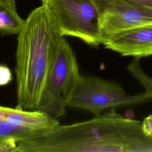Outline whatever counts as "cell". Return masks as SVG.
I'll list each match as a JSON object with an SVG mask.
<instances>
[{
    "mask_svg": "<svg viewBox=\"0 0 152 152\" xmlns=\"http://www.w3.org/2000/svg\"><path fill=\"white\" fill-rule=\"evenodd\" d=\"M28 152H152V136L142 121L129 119L113 109L87 121L60 124L25 142Z\"/></svg>",
    "mask_w": 152,
    "mask_h": 152,
    "instance_id": "cell-1",
    "label": "cell"
},
{
    "mask_svg": "<svg viewBox=\"0 0 152 152\" xmlns=\"http://www.w3.org/2000/svg\"><path fill=\"white\" fill-rule=\"evenodd\" d=\"M17 35V102L23 109L36 110L64 36L42 4L29 14Z\"/></svg>",
    "mask_w": 152,
    "mask_h": 152,
    "instance_id": "cell-2",
    "label": "cell"
},
{
    "mask_svg": "<svg viewBox=\"0 0 152 152\" xmlns=\"http://www.w3.org/2000/svg\"><path fill=\"white\" fill-rule=\"evenodd\" d=\"M80 74L75 54L64 37L36 110L56 119L65 115Z\"/></svg>",
    "mask_w": 152,
    "mask_h": 152,
    "instance_id": "cell-3",
    "label": "cell"
},
{
    "mask_svg": "<svg viewBox=\"0 0 152 152\" xmlns=\"http://www.w3.org/2000/svg\"><path fill=\"white\" fill-rule=\"evenodd\" d=\"M41 1L62 36L76 37L93 47L102 45L99 15L92 0Z\"/></svg>",
    "mask_w": 152,
    "mask_h": 152,
    "instance_id": "cell-4",
    "label": "cell"
},
{
    "mask_svg": "<svg viewBox=\"0 0 152 152\" xmlns=\"http://www.w3.org/2000/svg\"><path fill=\"white\" fill-rule=\"evenodd\" d=\"M148 100L144 92L129 94L118 83L80 74L68 106L85 109L97 116L108 108L133 105Z\"/></svg>",
    "mask_w": 152,
    "mask_h": 152,
    "instance_id": "cell-5",
    "label": "cell"
},
{
    "mask_svg": "<svg viewBox=\"0 0 152 152\" xmlns=\"http://www.w3.org/2000/svg\"><path fill=\"white\" fill-rule=\"evenodd\" d=\"M59 124L37 110L0 106V151L14 152L18 142L41 136Z\"/></svg>",
    "mask_w": 152,
    "mask_h": 152,
    "instance_id": "cell-6",
    "label": "cell"
},
{
    "mask_svg": "<svg viewBox=\"0 0 152 152\" xmlns=\"http://www.w3.org/2000/svg\"><path fill=\"white\" fill-rule=\"evenodd\" d=\"M99 15L102 44L116 34L152 24V9L130 0H92Z\"/></svg>",
    "mask_w": 152,
    "mask_h": 152,
    "instance_id": "cell-7",
    "label": "cell"
},
{
    "mask_svg": "<svg viewBox=\"0 0 152 152\" xmlns=\"http://www.w3.org/2000/svg\"><path fill=\"white\" fill-rule=\"evenodd\" d=\"M104 48L124 56L141 58L152 55V24L142 26L115 36L104 41Z\"/></svg>",
    "mask_w": 152,
    "mask_h": 152,
    "instance_id": "cell-8",
    "label": "cell"
},
{
    "mask_svg": "<svg viewBox=\"0 0 152 152\" xmlns=\"http://www.w3.org/2000/svg\"><path fill=\"white\" fill-rule=\"evenodd\" d=\"M25 23L18 14L15 0H0V33L18 34Z\"/></svg>",
    "mask_w": 152,
    "mask_h": 152,
    "instance_id": "cell-9",
    "label": "cell"
},
{
    "mask_svg": "<svg viewBox=\"0 0 152 152\" xmlns=\"http://www.w3.org/2000/svg\"><path fill=\"white\" fill-rule=\"evenodd\" d=\"M140 58H134L127 66L128 72L142 85L145 89L144 93L147 99H152V77L147 74L141 68Z\"/></svg>",
    "mask_w": 152,
    "mask_h": 152,
    "instance_id": "cell-10",
    "label": "cell"
},
{
    "mask_svg": "<svg viewBox=\"0 0 152 152\" xmlns=\"http://www.w3.org/2000/svg\"><path fill=\"white\" fill-rule=\"evenodd\" d=\"M12 80L11 69L6 65L0 64V86L8 84Z\"/></svg>",
    "mask_w": 152,
    "mask_h": 152,
    "instance_id": "cell-11",
    "label": "cell"
},
{
    "mask_svg": "<svg viewBox=\"0 0 152 152\" xmlns=\"http://www.w3.org/2000/svg\"><path fill=\"white\" fill-rule=\"evenodd\" d=\"M142 128L144 132L152 136V115H150L145 117L142 121Z\"/></svg>",
    "mask_w": 152,
    "mask_h": 152,
    "instance_id": "cell-12",
    "label": "cell"
},
{
    "mask_svg": "<svg viewBox=\"0 0 152 152\" xmlns=\"http://www.w3.org/2000/svg\"><path fill=\"white\" fill-rule=\"evenodd\" d=\"M138 4L152 9V0H130Z\"/></svg>",
    "mask_w": 152,
    "mask_h": 152,
    "instance_id": "cell-13",
    "label": "cell"
}]
</instances>
